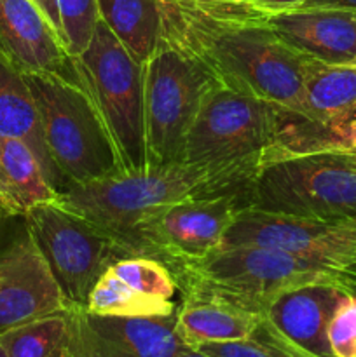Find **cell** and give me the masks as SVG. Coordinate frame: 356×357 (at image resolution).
Instances as JSON below:
<instances>
[{"mask_svg":"<svg viewBox=\"0 0 356 357\" xmlns=\"http://www.w3.org/2000/svg\"><path fill=\"white\" fill-rule=\"evenodd\" d=\"M31 2L44 13V16L47 17V21L52 24V28L58 31L59 38H61V21H59L58 0H31Z\"/></svg>","mask_w":356,"mask_h":357,"instance_id":"cell-29","label":"cell"},{"mask_svg":"<svg viewBox=\"0 0 356 357\" xmlns=\"http://www.w3.org/2000/svg\"><path fill=\"white\" fill-rule=\"evenodd\" d=\"M344 288L348 289V291L356 293V282H348V284H344Z\"/></svg>","mask_w":356,"mask_h":357,"instance_id":"cell-35","label":"cell"},{"mask_svg":"<svg viewBox=\"0 0 356 357\" xmlns=\"http://www.w3.org/2000/svg\"><path fill=\"white\" fill-rule=\"evenodd\" d=\"M0 135L27 143L37 155L45 176L56 190H65L61 176L56 171L42 136L40 119L24 75L0 58Z\"/></svg>","mask_w":356,"mask_h":357,"instance_id":"cell-19","label":"cell"},{"mask_svg":"<svg viewBox=\"0 0 356 357\" xmlns=\"http://www.w3.org/2000/svg\"><path fill=\"white\" fill-rule=\"evenodd\" d=\"M208 192L234 190L205 167L178 162L68 183L58 204L89 220L131 251L129 243L138 227L175 202Z\"/></svg>","mask_w":356,"mask_h":357,"instance_id":"cell-3","label":"cell"},{"mask_svg":"<svg viewBox=\"0 0 356 357\" xmlns=\"http://www.w3.org/2000/svg\"><path fill=\"white\" fill-rule=\"evenodd\" d=\"M66 321L68 357H178L188 349L177 335V312L119 317L70 307Z\"/></svg>","mask_w":356,"mask_h":357,"instance_id":"cell-12","label":"cell"},{"mask_svg":"<svg viewBox=\"0 0 356 357\" xmlns=\"http://www.w3.org/2000/svg\"><path fill=\"white\" fill-rule=\"evenodd\" d=\"M229 246L281 250L346 275L356 268V222H328L246 206L227 230L220 248Z\"/></svg>","mask_w":356,"mask_h":357,"instance_id":"cell-11","label":"cell"},{"mask_svg":"<svg viewBox=\"0 0 356 357\" xmlns=\"http://www.w3.org/2000/svg\"><path fill=\"white\" fill-rule=\"evenodd\" d=\"M348 289L337 282L299 286L276 296L264 321L278 337L309 357H334L327 330Z\"/></svg>","mask_w":356,"mask_h":357,"instance_id":"cell-14","label":"cell"},{"mask_svg":"<svg viewBox=\"0 0 356 357\" xmlns=\"http://www.w3.org/2000/svg\"><path fill=\"white\" fill-rule=\"evenodd\" d=\"M264 317L215 296L185 293L177 309V335L185 347L248 338Z\"/></svg>","mask_w":356,"mask_h":357,"instance_id":"cell-17","label":"cell"},{"mask_svg":"<svg viewBox=\"0 0 356 357\" xmlns=\"http://www.w3.org/2000/svg\"><path fill=\"white\" fill-rule=\"evenodd\" d=\"M250 2L257 3V6L264 7V9L276 13V10L295 9V7L302 6L306 0H250Z\"/></svg>","mask_w":356,"mask_h":357,"instance_id":"cell-30","label":"cell"},{"mask_svg":"<svg viewBox=\"0 0 356 357\" xmlns=\"http://www.w3.org/2000/svg\"><path fill=\"white\" fill-rule=\"evenodd\" d=\"M302 86L307 121L335 129L356 103V65H330L309 58Z\"/></svg>","mask_w":356,"mask_h":357,"instance_id":"cell-20","label":"cell"},{"mask_svg":"<svg viewBox=\"0 0 356 357\" xmlns=\"http://www.w3.org/2000/svg\"><path fill=\"white\" fill-rule=\"evenodd\" d=\"M112 272L136 291L152 298L175 302L178 282L168 264L147 255H129L110 265Z\"/></svg>","mask_w":356,"mask_h":357,"instance_id":"cell-24","label":"cell"},{"mask_svg":"<svg viewBox=\"0 0 356 357\" xmlns=\"http://www.w3.org/2000/svg\"><path fill=\"white\" fill-rule=\"evenodd\" d=\"M178 357H209V356L202 354V352L195 351V349H185V351L181 352V354Z\"/></svg>","mask_w":356,"mask_h":357,"instance_id":"cell-33","label":"cell"},{"mask_svg":"<svg viewBox=\"0 0 356 357\" xmlns=\"http://www.w3.org/2000/svg\"><path fill=\"white\" fill-rule=\"evenodd\" d=\"M163 37L194 56L215 82L302 115L304 68L269 24L271 10L250 0H161Z\"/></svg>","mask_w":356,"mask_h":357,"instance_id":"cell-1","label":"cell"},{"mask_svg":"<svg viewBox=\"0 0 356 357\" xmlns=\"http://www.w3.org/2000/svg\"><path fill=\"white\" fill-rule=\"evenodd\" d=\"M0 58L21 73L73 75L58 31L31 0H0Z\"/></svg>","mask_w":356,"mask_h":357,"instance_id":"cell-15","label":"cell"},{"mask_svg":"<svg viewBox=\"0 0 356 357\" xmlns=\"http://www.w3.org/2000/svg\"><path fill=\"white\" fill-rule=\"evenodd\" d=\"M58 199L59 192L45 176L34 150L21 139L0 135V213L24 216Z\"/></svg>","mask_w":356,"mask_h":357,"instance_id":"cell-18","label":"cell"},{"mask_svg":"<svg viewBox=\"0 0 356 357\" xmlns=\"http://www.w3.org/2000/svg\"><path fill=\"white\" fill-rule=\"evenodd\" d=\"M23 75L37 107L45 149L65 187L122 173L103 115L75 73Z\"/></svg>","mask_w":356,"mask_h":357,"instance_id":"cell-4","label":"cell"},{"mask_svg":"<svg viewBox=\"0 0 356 357\" xmlns=\"http://www.w3.org/2000/svg\"><path fill=\"white\" fill-rule=\"evenodd\" d=\"M89 91L117 149L122 173L149 169L145 131V65L136 61L107 24L98 20L89 45L70 58Z\"/></svg>","mask_w":356,"mask_h":357,"instance_id":"cell-7","label":"cell"},{"mask_svg":"<svg viewBox=\"0 0 356 357\" xmlns=\"http://www.w3.org/2000/svg\"><path fill=\"white\" fill-rule=\"evenodd\" d=\"M246 206L243 192H208L181 199L138 227L129 246L133 255L184 267L218 250Z\"/></svg>","mask_w":356,"mask_h":357,"instance_id":"cell-10","label":"cell"},{"mask_svg":"<svg viewBox=\"0 0 356 357\" xmlns=\"http://www.w3.org/2000/svg\"><path fill=\"white\" fill-rule=\"evenodd\" d=\"M215 82L188 52L161 37L145 63V131L150 166L184 162L187 135Z\"/></svg>","mask_w":356,"mask_h":357,"instance_id":"cell-8","label":"cell"},{"mask_svg":"<svg viewBox=\"0 0 356 357\" xmlns=\"http://www.w3.org/2000/svg\"><path fill=\"white\" fill-rule=\"evenodd\" d=\"M195 351L209 357H309L278 337L264 319L248 338L205 344Z\"/></svg>","mask_w":356,"mask_h":357,"instance_id":"cell-25","label":"cell"},{"mask_svg":"<svg viewBox=\"0 0 356 357\" xmlns=\"http://www.w3.org/2000/svg\"><path fill=\"white\" fill-rule=\"evenodd\" d=\"M335 131H339V135H341L342 145L356 152V122H351V124L344 126L341 129H335Z\"/></svg>","mask_w":356,"mask_h":357,"instance_id":"cell-31","label":"cell"},{"mask_svg":"<svg viewBox=\"0 0 356 357\" xmlns=\"http://www.w3.org/2000/svg\"><path fill=\"white\" fill-rule=\"evenodd\" d=\"M0 357H7V354H6V352H3L2 347H0Z\"/></svg>","mask_w":356,"mask_h":357,"instance_id":"cell-36","label":"cell"},{"mask_svg":"<svg viewBox=\"0 0 356 357\" xmlns=\"http://www.w3.org/2000/svg\"><path fill=\"white\" fill-rule=\"evenodd\" d=\"M348 282H356V268H353L349 274L344 275V281H342V286L348 284Z\"/></svg>","mask_w":356,"mask_h":357,"instance_id":"cell-34","label":"cell"},{"mask_svg":"<svg viewBox=\"0 0 356 357\" xmlns=\"http://www.w3.org/2000/svg\"><path fill=\"white\" fill-rule=\"evenodd\" d=\"M24 227L44 255L70 307H86L94 282L131 251L89 220L58 202L37 206L23 216Z\"/></svg>","mask_w":356,"mask_h":357,"instance_id":"cell-9","label":"cell"},{"mask_svg":"<svg viewBox=\"0 0 356 357\" xmlns=\"http://www.w3.org/2000/svg\"><path fill=\"white\" fill-rule=\"evenodd\" d=\"M295 9H335L356 13V0H306Z\"/></svg>","mask_w":356,"mask_h":357,"instance_id":"cell-28","label":"cell"},{"mask_svg":"<svg viewBox=\"0 0 356 357\" xmlns=\"http://www.w3.org/2000/svg\"><path fill=\"white\" fill-rule=\"evenodd\" d=\"M267 21L285 44L309 58L330 65L356 61V13L353 10H271Z\"/></svg>","mask_w":356,"mask_h":357,"instance_id":"cell-16","label":"cell"},{"mask_svg":"<svg viewBox=\"0 0 356 357\" xmlns=\"http://www.w3.org/2000/svg\"><path fill=\"white\" fill-rule=\"evenodd\" d=\"M86 310L100 316L164 317L177 312V303L143 295L107 268L91 288Z\"/></svg>","mask_w":356,"mask_h":357,"instance_id":"cell-22","label":"cell"},{"mask_svg":"<svg viewBox=\"0 0 356 357\" xmlns=\"http://www.w3.org/2000/svg\"><path fill=\"white\" fill-rule=\"evenodd\" d=\"M355 65H356V61H355Z\"/></svg>","mask_w":356,"mask_h":357,"instance_id":"cell-37","label":"cell"},{"mask_svg":"<svg viewBox=\"0 0 356 357\" xmlns=\"http://www.w3.org/2000/svg\"><path fill=\"white\" fill-rule=\"evenodd\" d=\"M98 14L129 54L145 65L163 37L161 0H98Z\"/></svg>","mask_w":356,"mask_h":357,"instance_id":"cell-21","label":"cell"},{"mask_svg":"<svg viewBox=\"0 0 356 357\" xmlns=\"http://www.w3.org/2000/svg\"><path fill=\"white\" fill-rule=\"evenodd\" d=\"M185 293L215 296L264 317L269 303L288 289L316 282L342 284L344 275L264 246L218 248L180 267Z\"/></svg>","mask_w":356,"mask_h":357,"instance_id":"cell-6","label":"cell"},{"mask_svg":"<svg viewBox=\"0 0 356 357\" xmlns=\"http://www.w3.org/2000/svg\"><path fill=\"white\" fill-rule=\"evenodd\" d=\"M334 357H356V293L348 291L335 309L327 330Z\"/></svg>","mask_w":356,"mask_h":357,"instance_id":"cell-27","label":"cell"},{"mask_svg":"<svg viewBox=\"0 0 356 357\" xmlns=\"http://www.w3.org/2000/svg\"><path fill=\"white\" fill-rule=\"evenodd\" d=\"M351 122H356V103H355V107H353L351 110H349L348 114H346L344 117H342L341 121H339L337 128H335V129H341V128H344V126L351 124Z\"/></svg>","mask_w":356,"mask_h":357,"instance_id":"cell-32","label":"cell"},{"mask_svg":"<svg viewBox=\"0 0 356 357\" xmlns=\"http://www.w3.org/2000/svg\"><path fill=\"white\" fill-rule=\"evenodd\" d=\"M66 310L68 303L24 227L0 251V335Z\"/></svg>","mask_w":356,"mask_h":357,"instance_id":"cell-13","label":"cell"},{"mask_svg":"<svg viewBox=\"0 0 356 357\" xmlns=\"http://www.w3.org/2000/svg\"><path fill=\"white\" fill-rule=\"evenodd\" d=\"M246 204L283 215L356 222V152L346 146L286 153L262 166Z\"/></svg>","mask_w":356,"mask_h":357,"instance_id":"cell-5","label":"cell"},{"mask_svg":"<svg viewBox=\"0 0 356 357\" xmlns=\"http://www.w3.org/2000/svg\"><path fill=\"white\" fill-rule=\"evenodd\" d=\"M7 357H68L66 312L23 324L0 335Z\"/></svg>","mask_w":356,"mask_h":357,"instance_id":"cell-23","label":"cell"},{"mask_svg":"<svg viewBox=\"0 0 356 357\" xmlns=\"http://www.w3.org/2000/svg\"><path fill=\"white\" fill-rule=\"evenodd\" d=\"M271 101L213 82L187 135L184 162L208 169L229 190L246 194L251 178L278 157L314 149L323 126Z\"/></svg>","mask_w":356,"mask_h":357,"instance_id":"cell-2","label":"cell"},{"mask_svg":"<svg viewBox=\"0 0 356 357\" xmlns=\"http://www.w3.org/2000/svg\"><path fill=\"white\" fill-rule=\"evenodd\" d=\"M61 40L70 58L80 56L89 45L100 14L98 0H58Z\"/></svg>","mask_w":356,"mask_h":357,"instance_id":"cell-26","label":"cell"}]
</instances>
